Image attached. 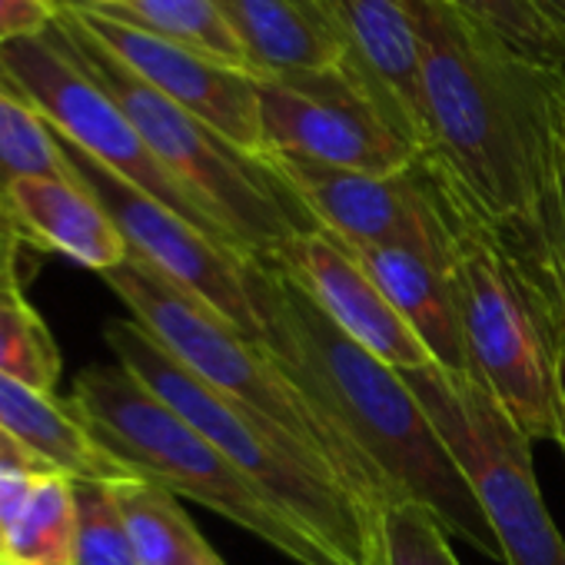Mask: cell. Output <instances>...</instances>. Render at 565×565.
Wrapping results in <instances>:
<instances>
[{"label": "cell", "mask_w": 565, "mask_h": 565, "mask_svg": "<svg viewBox=\"0 0 565 565\" xmlns=\"http://www.w3.org/2000/svg\"><path fill=\"white\" fill-rule=\"evenodd\" d=\"M34 469H18V466H0V532L8 535V529L14 525V519L24 512L34 486H38Z\"/></svg>", "instance_id": "29"}, {"label": "cell", "mask_w": 565, "mask_h": 565, "mask_svg": "<svg viewBox=\"0 0 565 565\" xmlns=\"http://www.w3.org/2000/svg\"><path fill=\"white\" fill-rule=\"evenodd\" d=\"M4 565H8V562H4Z\"/></svg>", "instance_id": "38"}, {"label": "cell", "mask_w": 565, "mask_h": 565, "mask_svg": "<svg viewBox=\"0 0 565 565\" xmlns=\"http://www.w3.org/2000/svg\"><path fill=\"white\" fill-rule=\"evenodd\" d=\"M61 18V0H0V47L41 38Z\"/></svg>", "instance_id": "28"}, {"label": "cell", "mask_w": 565, "mask_h": 565, "mask_svg": "<svg viewBox=\"0 0 565 565\" xmlns=\"http://www.w3.org/2000/svg\"><path fill=\"white\" fill-rule=\"evenodd\" d=\"M376 287L429 350L433 363L466 373V350L456 317V297L446 266V246L436 243H380L350 246Z\"/></svg>", "instance_id": "17"}, {"label": "cell", "mask_w": 565, "mask_h": 565, "mask_svg": "<svg viewBox=\"0 0 565 565\" xmlns=\"http://www.w3.org/2000/svg\"><path fill=\"white\" fill-rule=\"evenodd\" d=\"M21 239L14 236V230L0 220V290H18L21 276H18V256H21Z\"/></svg>", "instance_id": "30"}, {"label": "cell", "mask_w": 565, "mask_h": 565, "mask_svg": "<svg viewBox=\"0 0 565 565\" xmlns=\"http://www.w3.org/2000/svg\"><path fill=\"white\" fill-rule=\"evenodd\" d=\"M0 81L18 97H24L57 137H64L67 143H74L77 150L114 170L137 190L150 193L153 200H160L163 206L200 226L230 253L243 256L233 246V239L206 216V210L150 153V147L143 143L140 130L130 124L124 107L81 64V57L61 34L57 21L41 38L0 47Z\"/></svg>", "instance_id": "9"}, {"label": "cell", "mask_w": 565, "mask_h": 565, "mask_svg": "<svg viewBox=\"0 0 565 565\" xmlns=\"http://www.w3.org/2000/svg\"><path fill=\"white\" fill-rule=\"evenodd\" d=\"M562 140H565V104H562Z\"/></svg>", "instance_id": "37"}, {"label": "cell", "mask_w": 565, "mask_h": 565, "mask_svg": "<svg viewBox=\"0 0 565 565\" xmlns=\"http://www.w3.org/2000/svg\"><path fill=\"white\" fill-rule=\"evenodd\" d=\"M253 77L330 71L347 64L333 0H220Z\"/></svg>", "instance_id": "18"}, {"label": "cell", "mask_w": 565, "mask_h": 565, "mask_svg": "<svg viewBox=\"0 0 565 565\" xmlns=\"http://www.w3.org/2000/svg\"><path fill=\"white\" fill-rule=\"evenodd\" d=\"M0 466H18V469H34V472H54L44 462H38L24 446H18L4 429H0Z\"/></svg>", "instance_id": "31"}, {"label": "cell", "mask_w": 565, "mask_h": 565, "mask_svg": "<svg viewBox=\"0 0 565 565\" xmlns=\"http://www.w3.org/2000/svg\"><path fill=\"white\" fill-rule=\"evenodd\" d=\"M107 18H117V21L150 31L163 41L200 51L226 67L253 74L249 57H246L236 31L230 28L220 0H140L134 8L110 11Z\"/></svg>", "instance_id": "22"}, {"label": "cell", "mask_w": 565, "mask_h": 565, "mask_svg": "<svg viewBox=\"0 0 565 565\" xmlns=\"http://www.w3.org/2000/svg\"><path fill=\"white\" fill-rule=\"evenodd\" d=\"M426 167L505 246L565 347V81L522 61L446 0H413Z\"/></svg>", "instance_id": "1"}, {"label": "cell", "mask_w": 565, "mask_h": 565, "mask_svg": "<svg viewBox=\"0 0 565 565\" xmlns=\"http://www.w3.org/2000/svg\"><path fill=\"white\" fill-rule=\"evenodd\" d=\"M107 489L127 522L140 565H226L170 489L140 476L110 479Z\"/></svg>", "instance_id": "20"}, {"label": "cell", "mask_w": 565, "mask_h": 565, "mask_svg": "<svg viewBox=\"0 0 565 565\" xmlns=\"http://www.w3.org/2000/svg\"><path fill=\"white\" fill-rule=\"evenodd\" d=\"M67 173L71 170L47 120L0 81V220H4V196L18 180Z\"/></svg>", "instance_id": "24"}, {"label": "cell", "mask_w": 565, "mask_h": 565, "mask_svg": "<svg viewBox=\"0 0 565 565\" xmlns=\"http://www.w3.org/2000/svg\"><path fill=\"white\" fill-rule=\"evenodd\" d=\"M0 565H4V532H0Z\"/></svg>", "instance_id": "36"}, {"label": "cell", "mask_w": 565, "mask_h": 565, "mask_svg": "<svg viewBox=\"0 0 565 565\" xmlns=\"http://www.w3.org/2000/svg\"><path fill=\"white\" fill-rule=\"evenodd\" d=\"M562 273H565V177H562Z\"/></svg>", "instance_id": "35"}, {"label": "cell", "mask_w": 565, "mask_h": 565, "mask_svg": "<svg viewBox=\"0 0 565 565\" xmlns=\"http://www.w3.org/2000/svg\"><path fill=\"white\" fill-rule=\"evenodd\" d=\"M522 61L565 81V28L539 0H446Z\"/></svg>", "instance_id": "23"}, {"label": "cell", "mask_w": 565, "mask_h": 565, "mask_svg": "<svg viewBox=\"0 0 565 565\" xmlns=\"http://www.w3.org/2000/svg\"><path fill=\"white\" fill-rule=\"evenodd\" d=\"M246 282L259 313V343L363 456L383 502L429 509L449 535L505 565L486 512L403 373L337 330L276 256H249Z\"/></svg>", "instance_id": "2"}, {"label": "cell", "mask_w": 565, "mask_h": 565, "mask_svg": "<svg viewBox=\"0 0 565 565\" xmlns=\"http://www.w3.org/2000/svg\"><path fill=\"white\" fill-rule=\"evenodd\" d=\"M104 282L130 310V320H137L183 370L313 456L380 529L386 502L376 476L259 340L180 290L134 253L117 269H107Z\"/></svg>", "instance_id": "3"}, {"label": "cell", "mask_w": 565, "mask_h": 565, "mask_svg": "<svg viewBox=\"0 0 565 565\" xmlns=\"http://www.w3.org/2000/svg\"><path fill=\"white\" fill-rule=\"evenodd\" d=\"M273 256L300 279V287L333 320V327L366 353L399 373L433 363L429 350L406 327V320L396 313V307L386 300V294L376 287V279L347 243L317 226L297 233Z\"/></svg>", "instance_id": "14"}, {"label": "cell", "mask_w": 565, "mask_h": 565, "mask_svg": "<svg viewBox=\"0 0 565 565\" xmlns=\"http://www.w3.org/2000/svg\"><path fill=\"white\" fill-rule=\"evenodd\" d=\"M77 492V548L74 565H140L127 522L97 479H74Z\"/></svg>", "instance_id": "26"}, {"label": "cell", "mask_w": 565, "mask_h": 565, "mask_svg": "<svg viewBox=\"0 0 565 565\" xmlns=\"http://www.w3.org/2000/svg\"><path fill=\"white\" fill-rule=\"evenodd\" d=\"M140 0H61V8H74V11H97V14H110V11H124L134 8Z\"/></svg>", "instance_id": "32"}, {"label": "cell", "mask_w": 565, "mask_h": 565, "mask_svg": "<svg viewBox=\"0 0 565 565\" xmlns=\"http://www.w3.org/2000/svg\"><path fill=\"white\" fill-rule=\"evenodd\" d=\"M539 4H542V8H545V11H548L562 28H565V0H539Z\"/></svg>", "instance_id": "34"}, {"label": "cell", "mask_w": 565, "mask_h": 565, "mask_svg": "<svg viewBox=\"0 0 565 565\" xmlns=\"http://www.w3.org/2000/svg\"><path fill=\"white\" fill-rule=\"evenodd\" d=\"M266 153H294L313 163L403 173L419 150L390 124L366 84L347 67L256 77Z\"/></svg>", "instance_id": "10"}, {"label": "cell", "mask_w": 565, "mask_h": 565, "mask_svg": "<svg viewBox=\"0 0 565 565\" xmlns=\"http://www.w3.org/2000/svg\"><path fill=\"white\" fill-rule=\"evenodd\" d=\"M433 180L446 206V266L466 350V373L492 393L532 443H558L555 340L542 310L492 230H486L436 173Z\"/></svg>", "instance_id": "7"}, {"label": "cell", "mask_w": 565, "mask_h": 565, "mask_svg": "<svg viewBox=\"0 0 565 565\" xmlns=\"http://www.w3.org/2000/svg\"><path fill=\"white\" fill-rule=\"evenodd\" d=\"M104 343L130 376L200 429L327 552L343 565H376V522L313 456L183 370L137 320H110Z\"/></svg>", "instance_id": "5"}, {"label": "cell", "mask_w": 565, "mask_h": 565, "mask_svg": "<svg viewBox=\"0 0 565 565\" xmlns=\"http://www.w3.org/2000/svg\"><path fill=\"white\" fill-rule=\"evenodd\" d=\"M376 539V565H462L443 522L416 502L386 505Z\"/></svg>", "instance_id": "27"}, {"label": "cell", "mask_w": 565, "mask_h": 565, "mask_svg": "<svg viewBox=\"0 0 565 565\" xmlns=\"http://www.w3.org/2000/svg\"><path fill=\"white\" fill-rule=\"evenodd\" d=\"M77 492L74 476L41 472L38 486L4 535L8 565H74Z\"/></svg>", "instance_id": "21"}, {"label": "cell", "mask_w": 565, "mask_h": 565, "mask_svg": "<svg viewBox=\"0 0 565 565\" xmlns=\"http://www.w3.org/2000/svg\"><path fill=\"white\" fill-rule=\"evenodd\" d=\"M333 11L347 47V67L423 157V54L413 0H333Z\"/></svg>", "instance_id": "15"}, {"label": "cell", "mask_w": 565, "mask_h": 565, "mask_svg": "<svg viewBox=\"0 0 565 565\" xmlns=\"http://www.w3.org/2000/svg\"><path fill=\"white\" fill-rule=\"evenodd\" d=\"M0 429L38 462L74 479L110 482L130 476L77 419L71 403L0 373Z\"/></svg>", "instance_id": "19"}, {"label": "cell", "mask_w": 565, "mask_h": 565, "mask_svg": "<svg viewBox=\"0 0 565 565\" xmlns=\"http://www.w3.org/2000/svg\"><path fill=\"white\" fill-rule=\"evenodd\" d=\"M57 28L81 64L124 107L163 170L206 210L243 256H273L297 233L317 230L313 216L266 157H249L210 124L157 94L104 44H97L64 8Z\"/></svg>", "instance_id": "6"}, {"label": "cell", "mask_w": 565, "mask_h": 565, "mask_svg": "<svg viewBox=\"0 0 565 565\" xmlns=\"http://www.w3.org/2000/svg\"><path fill=\"white\" fill-rule=\"evenodd\" d=\"M67 403L130 476L213 509L297 565H343L120 363L87 366Z\"/></svg>", "instance_id": "4"}, {"label": "cell", "mask_w": 565, "mask_h": 565, "mask_svg": "<svg viewBox=\"0 0 565 565\" xmlns=\"http://www.w3.org/2000/svg\"><path fill=\"white\" fill-rule=\"evenodd\" d=\"M64 360L44 317L18 290H0V373L54 393Z\"/></svg>", "instance_id": "25"}, {"label": "cell", "mask_w": 565, "mask_h": 565, "mask_svg": "<svg viewBox=\"0 0 565 565\" xmlns=\"http://www.w3.org/2000/svg\"><path fill=\"white\" fill-rule=\"evenodd\" d=\"M97 44H104L124 67H130L157 94L210 124L249 157H266L256 77L226 67L200 51L163 41L150 31L124 24L107 14L64 8Z\"/></svg>", "instance_id": "13"}, {"label": "cell", "mask_w": 565, "mask_h": 565, "mask_svg": "<svg viewBox=\"0 0 565 565\" xmlns=\"http://www.w3.org/2000/svg\"><path fill=\"white\" fill-rule=\"evenodd\" d=\"M555 403H558V429H562L558 446L565 449V347L555 350Z\"/></svg>", "instance_id": "33"}, {"label": "cell", "mask_w": 565, "mask_h": 565, "mask_svg": "<svg viewBox=\"0 0 565 565\" xmlns=\"http://www.w3.org/2000/svg\"><path fill=\"white\" fill-rule=\"evenodd\" d=\"M269 167L303 203L320 230L347 246L436 243L446 246L443 193L423 157L403 173H363L313 163L294 153H266Z\"/></svg>", "instance_id": "12"}, {"label": "cell", "mask_w": 565, "mask_h": 565, "mask_svg": "<svg viewBox=\"0 0 565 565\" xmlns=\"http://www.w3.org/2000/svg\"><path fill=\"white\" fill-rule=\"evenodd\" d=\"M4 220L21 243L61 253L100 276L130 256L110 213L74 173L18 180L4 196Z\"/></svg>", "instance_id": "16"}, {"label": "cell", "mask_w": 565, "mask_h": 565, "mask_svg": "<svg viewBox=\"0 0 565 565\" xmlns=\"http://www.w3.org/2000/svg\"><path fill=\"white\" fill-rule=\"evenodd\" d=\"M57 147L71 173L110 213L134 256H140L147 266L177 282L180 290L193 294L220 317L236 323L243 333L259 340V313L246 282V256L230 253L200 226H193L150 193L137 190L134 183H127L124 177L87 157L64 137H57Z\"/></svg>", "instance_id": "11"}, {"label": "cell", "mask_w": 565, "mask_h": 565, "mask_svg": "<svg viewBox=\"0 0 565 565\" xmlns=\"http://www.w3.org/2000/svg\"><path fill=\"white\" fill-rule=\"evenodd\" d=\"M403 380L486 512L505 565H565V539L545 509L532 439L519 423L469 373L429 363Z\"/></svg>", "instance_id": "8"}]
</instances>
